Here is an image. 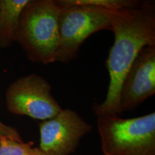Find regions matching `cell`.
<instances>
[{"label": "cell", "mask_w": 155, "mask_h": 155, "mask_svg": "<svg viewBox=\"0 0 155 155\" xmlns=\"http://www.w3.org/2000/svg\"><path fill=\"white\" fill-rule=\"evenodd\" d=\"M102 9L111 24L114 42L106 62L109 74L106 98L101 104L94 102L92 109L96 116H121L119 93L124 78L139 51L145 46H155V3L144 1L133 8Z\"/></svg>", "instance_id": "cell-1"}, {"label": "cell", "mask_w": 155, "mask_h": 155, "mask_svg": "<svg viewBox=\"0 0 155 155\" xmlns=\"http://www.w3.org/2000/svg\"><path fill=\"white\" fill-rule=\"evenodd\" d=\"M60 9L58 0H29L22 10L16 42L30 61L42 65L56 62Z\"/></svg>", "instance_id": "cell-2"}, {"label": "cell", "mask_w": 155, "mask_h": 155, "mask_svg": "<svg viewBox=\"0 0 155 155\" xmlns=\"http://www.w3.org/2000/svg\"><path fill=\"white\" fill-rule=\"evenodd\" d=\"M104 155H155V113L134 118L116 114L97 115Z\"/></svg>", "instance_id": "cell-3"}, {"label": "cell", "mask_w": 155, "mask_h": 155, "mask_svg": "<svg viewBox=\"0 0 155 155\" xmlns=\"http://www.w3.org/2000/svg\"><path fill=\"white\" fill-rule=\"evenodd\" d=\"M58 1L61 9L58 18L56 62L68 63L78 58L81 46L87 38L98 31L111 30V28L101 8Z\"/></svg>", "instance_id": "cell-4"}, {"label": "cell", "mask_w": 155, "mask_h": 155, "mask_svg": "<svg viewBox=\"0 0 155 155\" xmlns=\"http://www.w3.org/2000/svg\"><path fill=\"white\" fill-rule=\"evenodd\" d=\"M51 91V85L41 75L32 73L20 77L7 88L6 107L15 115L41 121L50 119L63 109Z\"/></svg>", "instance_id": "cell-5"}, {"label": "cell", "mask_w": 155, "mask_h": 155, "mask_svg": "<svg viewBox=\"0 0 155 155\" xmlns=\"http://www.w3.org/2000/svg\"><path fill=\"white\" fill-rule=\"evenodd\" d=\"M93 126L72 109H62L51 119L39 124V148L47 155H71Z\"/></svg>", "instance_id": "cell-6"}, {"label": "cell", "mask_w": 155, "mask_h": 155, "mask_svg": "<svg viewBox=\"0 0 155 155\" xmlns=\"http://www.w3.org/2000/svg\"><path fill=\"white\" fill-rule=\"evenodd\" d=\"M155 94V46L141 49L126 73L119 93L122 114L134 111Z\"/></svg>", "instance_id": "cell-7"}, {"label": "cell", "mask_w": 155, "mask_h": 155, "mask_svg": "<svg viewBox=\"0 0 155 155\" xmlns=\"http://www.w3.org/2000/svg\"><path fill=\"white\" fill-rule=\"evenodd\" d=\"M29 0H0V48L16 42L21 14Z\"/></svg>", "instance_id": "cell-8"}, {"label": "cell", "mask_w": 155, "mask_h": 155, "mask_svg": "<svg viewBox=\"0 0 155 155\" xmlns=\"http://www.w3.org/2000/svg\"><path fill=\"white\" fill-rule=\"evenodd\" d=\"M0 155H47L33 141H18L7 137L0 141Z\"/></svg>", "instance_id": "cell-9"}, {"label": "cell", "mask_w": 155, "mask_h": 155, "mask_svg": "<svg viewBox=\"0 0 155 155\" xmlns=\"http://www.w3.org/2000/svg\"><path fill=\"white\" fill-rule=\"evenodd\" d=\"M69 5L91 6L105 9H121L133 8L142 5L144 1L137 0H63Z\"/></svg>", "instance_id": "cell-10"}, {"label": "cell", "mask_w": 155, "mask_h": 155, "mask_svg": "<svg viewBox=\"0 0 155 155\" xmlns=\"http://www.w3.org/2000/svg\"><path fill=\"white\" fill-rule=\"evenodd\" d=\"M0 131H2L9 138L13 139V140L18 141H23L22 137H21V135L19 134V133L17 130V129L5 124H4L1 121H0Z\"/></svg>", "instance_id": "cell-11"}]
</instances>
